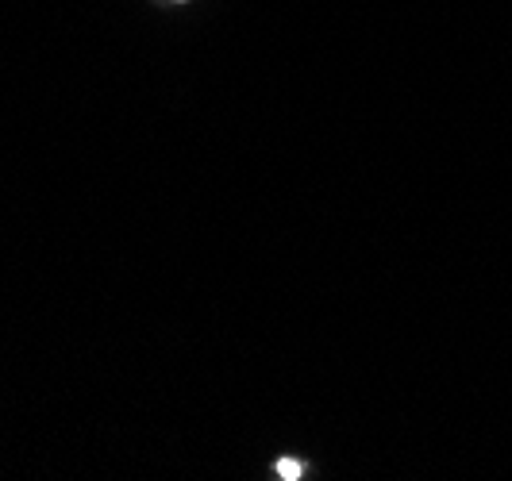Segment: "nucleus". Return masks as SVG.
Instances as JSON below:
<instances>
[{
  "label": "nucleus",
  "instance_id": "nucleus-1",
  "mask_svg": "<svg viewBox=\"0 0 512 481\" xmlns=\"http://www.w3.org/2000/svg\"><path fill=\"white\" fill-rule=\"evenodd\" d=\"M278 474H282V478H297V462H282Z\"/></svg>",
  "mask_w": 512,
  "mask_h": 481
}]
</instances>
